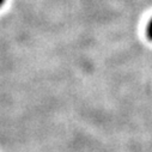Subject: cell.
Instances as JSON below:
<instances>
[{
	"mask_svg": "<svg viewBox=\"0 0 152 152\" xmlns=\"http://www.w3.org/2000/svg\"><path fill=\"white\" fill-rule=\"evenodd\" d=\"M146 31H147V37L152 41V19L148 22V25H147Z\"/></svg>",
	"mask_w": 152,
	"mask_h": 152,
	"instance_id": "6da1fadb",
	"label": "cell"
},
{
	"mask_svg": "<svg viewBox=\"0 0 152 152\" xmlns=\"http://www.w3.org/2000/svg\"><path fill=\"white\" fill-rule=\"evenodd\" d=\"M5 1H6V0H0V7H1L5 4Z\"/></svg>",
	"mask_w": 152,
	"mask_h": 152,
	"instance_id": "7a4b0ae2",
	"label": "cell"
}]
</instances>
